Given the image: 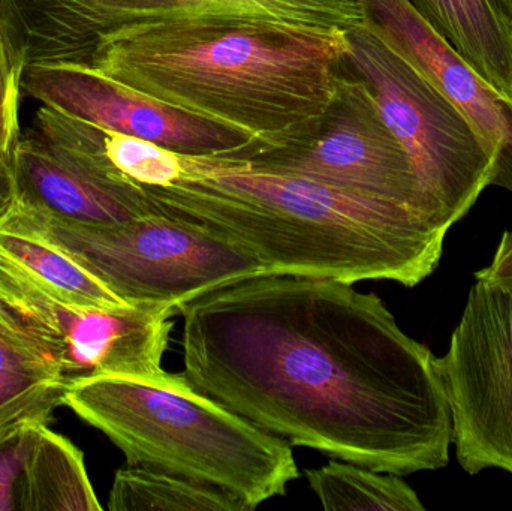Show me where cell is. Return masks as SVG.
Listing matches in <instances>:
<instances>
[{
    "instance_id": "6da1fadb",
    "label": "cell",
    "mask_w": 512,
    "mask_h": 511,
    "mask_svg": "<svg viewBox=\"0 0 512 511\" xmlns=\"http://www.w3.org/2000/svg\"><path fill=\"white\" fill-rule=\"evenodd\" d=\"M180 315L185 380L264 431L378 473L447 467L454 425L439 359L375 294L267 273Z\"/></svg>"
},
{
    "instance_id": "7a4b0ae2",
    "label": "cell",
    "mask_w": 512,
    "mask_h": 511,
    "mask_svg": "<svg viewBox=\"0 0 512 511\" xmlns=\"http://www.w3.org/2000/svg\"><path fill=\"white\" fill-rule=\"evenodd\" d=\"M143 188L158 212L236 245L265 275L415 287L435 272L448 233L402 207L221 156L182 155L179 179Z\"/></svg>"
},
{
    "instance_id": "3957f363",
    "label": "cell",
    "mask_w": 512,
    "mask_h": 511,
    "mask_svg": "<svg viewBox=\"0 0 512 511\" xmlns=\"http://www.w3.org/2000/svg\"><path fill=\"white\" fill-rule=\"evenodd\" d=\"M346 51L345 35L165 24L105 36L83 66L168 107L242 132L254 146H274L324 113Z\"/></svg>"
},
{
    "instance_id": "277c9868",
    "label": "cell",
    "mask_w": 512,
    "mask_h": 511,
    "mask_svg": "<svg viewBox=\"0 0 512 511\" xmlns=\"http://www.w3.org/2000/svg\"><path fill=\"white\" fill-rule=\"evenodd\" d=\"M63 405L116 444L126 465L216 486L254 510L298 479L291 444L197 392L182 374L83 378L66 387Z\"/></svg>"
},
{
    "instance_id": "5b68a950",
    "label": "cell",
    "mask_w": 512,
    "mask_h": 511,
    "mask_svg": "<svg viewBox=\"0 0 512 511\" xmlns=\"http://www.w3.org/2000/svg\"><path fill=\"white\" fill-rule=\"evenodd\" d=\"M0 224L33 234L77 261L128 303L182 308L231 282L265 275L227 240L155 212L114 225L66 221L12 201Z\"/></svg>"
},
{
    "instance_id": "8992f818",
    "label": "cell",
    "mask_w": 512,
    "mask_h": 511,
    "mask_svg": "<svg viewBox=\"0 0 512 511\" xmlns=\"http://www.w3.org/2000/svg\"><path fill=\"white\" fill-rule=\"evenodd\" d=\"M26 66L86 65L105 36L165 24H237L345 35L364 0H0Z\"/></svg>"
},
{
    "instance_id": "52a82bcc",
    "label": "cell",
    "mask_w": 512,
    "mask_h": 511,
    "mask_svg": "<svg viewBox=\"0 0 512 511\" xmlns=\"http://www.w3.org/2000/svg\"><path fill=\"white\" fill-rule=\"evenodd\" d=\"M221 158L259 173L301 177L393 204L445 231L460 221L424 182L346 59L330 104L300 134L274 146L251 144Z\"/></svg>"
},
{
    "instance_id": "ba28073f",
    "label": "cell",
    "mask_w": 512,
    "mask_h": 511,
    "mask_svg": "<svg viewBox=\"0 0 512 511\" xmlns=\"http://www.w3.org/2000/svg\"><path fill=\"white\" fill-rule=\"evenodd\" d=\"M345 36L346 65L367 84L427 186L462 219L492 183L498 149L366 23Z\"/></svg>"
},
{
    "instance_id": "9c48e42d",
    "label": "cell",
    "mask_w": 512,
    "mask_h": 511,
    "mask_svg": "<svg viewBox=\"0 0 512 511\" xmlns=\"http://www.w3.org/2000/svg\"><path fill=\"white\" fill-rule=\"evenodd\" d=\"M171 305H72L0 258V315L59 369L66 383L99 377L161 378L170 342Z\"/></svg>"
},
{
    "instance_id": "30bf717a",
    "label": "cell",
    "mask_w": 512,
    "mask_h": 511,
    "mask_svg": "<svg viewBox=\"0 0 512 511\" xmlns=\"http://www.w3.org/2000/svg\"><path fill=\"white\" fill-rule=\"evenodd\" d=\"M439 366L463 470L512 474V290L477 281Z\"/></svg>"
},
{
    "instance_id": "8fae6325",
    "label": "cell",
    "mask_w": 512,
    "mask_h": 511,
    "mask_svg": "<svg viewBox=\"0 0 512 511\" xmlns=\"http://www.w3.org/2000/svg\"><path fill=\"white\" fill-rule=\"evenodd\" d=\"M21 84L45 107L179 155L225 156L255 144L242 132L168 107L86 66H24Z\"/></svg>"
},
{
    "instance_id": "7c38bea8",
    "label": "cell",
    "mask_w": 512,
    "mask_h": 511,
    "mask_svg": "<svg viewBox=\"0 0 512 511\" xmlns=\"http://www.w3.org/2000/svg\"><path fill=\"white\" fill-rule=\"evenodd\" d=\"M364 23L453 101L498 149L490 186L512 194V101L484 80L409 0H364Z\"/></svg>"
},
{
    "instance_id": "4fadbf2b",
    "label": "cell",
    "mask_w": 512,
    "mask_h": 511,
    "mask_svg": "<svg viewBox=\"0 0 512 511\" xmlns=\"http://www.w3.org/2000/svg\"><path fill=\"white\" fill-rule=\"evenodd\" d=\"M14 200L81 224L114 225L155 212L143 186L86 159L62 155L24 132L15 149Z\"/></svg>"
},
{
    "instance_id": "5bb4252c",
    "label": "cell",
    "mask_w": 512,
    "mask_h": 511,
    "mask_svg": "<svg viewBox=\"0 0 512 511\" xmlns=\"http://www.w3.org/2000/svg\"><path fill=\"white\" fill-rule=\"evenodd\" d=\"M468 60L512 101V18L499 0H409Z\"/></svg>"
},
{
    "instance_id": "9a60e30c",
    "label": "cell",
    "mask_w": 512,
    "mask_h": 511,
    "mask_svg": "<svg viewBox=\"0 0 512 511\" xmlns=\"http://www.w3.org/2000/svg\"><path fill=\"white\" fill-rule=\"evenodd\" d=\"M66 387L59 369L0 315V434L26 420L48 422Z\"/></svg>"
},
{
    "instance_id": "2e32d148",
    "label": "cell",
    "mask_w": 512,
    "mask_h": 511,
    "mask_svg": "<svg viewBox=\"0 0 512 511\" xmlns=\"http://www.w3.org/2000/svg\"><path fill=\"white\" fill-rule=\"evenodd\" d=\"M101 510L83 453L48 425H42L24 465L18 511Z\"/></svg>"
},
{
    "instance_id": "e0dca14e",
    "label": "cell",
    "mask_w": 512,
    "mask_h": 511,
    "mask_svg": "<svg viewBox=\"0 0 512 511\" xmlns=\"http://www.w3.org/2000/svg\"><path fill=\"white\" fill-rule=\"evenodd\" d=\"M0 258L72 305L113 309L131 305L108 290L77 261L45 240L0 224Z\"/></svg>"
},
{
    "instance_id": "ac0fdd59",
    "label": "cell",
    "mask_w": 512,
    "mask_h": 511,
    "mask_svg": "<svg viewBox=\"0 0 512 511\" xmlns=\"http://www.w3.org/2000/svg\"><path fill=\"white\" fill-rule=\"evenodd\" d=\"M111 511H252L236 495L165 471L126 465L108 498Z\"/></svg>"
},
{
    "instance_id": "d6986e66",
    "label": "cell",
    "mask_w": 512,
    "mask_h": 511,
    "mask_svg": "<svg viewBox=\"0 0 512 511\" xmlns=\"http://www.w3.org/2000/svg\"><path fill=\"white\" fill-rule=\"evenodd\" d=\"M363 465L330 461L304 473L310 488L330 511H423L418 495L396 474Z\"/></svg>"
},
{
    "instance_id": "ffe728a7",
    "label": "cell",
    "mask_w": 512,
    "mask_h": 511,
    "mask_svg": "<svg viewBox=\"0 0 512 511\" xmlns=\"http://www.w3.org/2000/svg\"><path fill=\"white\" fill-rule=\"evenodd\" d=\"M24 66L26 63L0 6V170L12 171L15 149L23 137L20 101Z\"/></svg>"
},
{
    "instance_id": "44dd1931",
    "label": "cell",
    "mask_w": 512,
    "mask_h": 511,
    "mask_svg": "<svg viewBox=\"0 0 512 511\" xmlns=\"http://www.w3.org/2000/svg\"><path fill=\"white\" fill-rule=\"evenodd\" d=\"M45 420H26L0 434V511H18V489L27 456Z\"/></svg>"
},
{
    "instance_id": "7402d4cb",
    "label": "cell",
    "mask_w": 512,
    "mask_h": 511,
    "mask_svg": "<svg viewBox=\"0 0 512 511\" xmlns=\"http://www.w3.org/2000/svg\"><path fill=\"white\" fill-rule=\"evenodd\" d=\"M475 279L493 287L512 290V230L505 231L492 264L475 273Z\"/></svg>"
},
{
    "instance_id": "603a6c76",
    "label": "cell",
    "mask_w": 512,
    "mask_h": 511,
    "mask_svg": "<svg viewBox=\"0 0 512 511\" xmlns=\"http://www.w3.org/2000/svg\"><path fill=\"white\" fill-rule=\"evenodd\" d=\"M14 201V176L12 171L0 170V218Z\"/></svg>"
},
{
    "instance_id": "cb8c5ba5",
    "label": "cell",
    "mask_w": 512,
    "mask_h": 511,
    "mask_svg": "<svg viewBox=\"0 0 512 511\" xmlns=\"http://www.w3.org/2000/svg\"><path fill=\"white\" fill-rule=\"evenodd\" d=\"M499 2H501V5L504 6L505 11H507L512 18V0H499Z\"/></svg>"
}]
</instances>
